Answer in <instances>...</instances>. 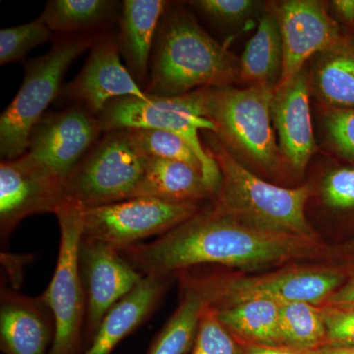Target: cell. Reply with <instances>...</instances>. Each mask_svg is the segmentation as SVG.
I'll return each mask as SVG.
<instances>
[{
    "label": "cell",
    "mask_w": 354,
    "mask_h": 354,
    "mask_svg": "<svg viewBox=\"0 0 354 354\" xmlns=\"http://www.w3.org/2000/svg\"><path fill=\"white\" fill-rule=\"evenodd\" d=\"M121 253L144 276H171L200 266L252 271L319 260L327 248L320 239L260 230L212 206L200 209L155 241L142 242Z\"/></svg>",
    "instance_id": "1"
},
{
    "label": "cell",
    "mask_w": 354,
    "mask_h": 354,
    "mask_svg": "<svg viewBox=\"0 0 354 354\" xmlns=\"http://www.w3.org/2000/svg\"><path fill=\"white\" fill-rule=\"evenodd\" d=\"M147 95L176 97L204 88L225 87L241 76L232 53L183 11L165 10L153 46Z\"/></svg>",
    "instance_id": "2"
},
{
    "label": "cell",
    "mask_w": 354,
    "mask_h": 354,
    "mask_svg": "<svg viewBox=\"0 0 354 354\" xmlns=\"http://www.w3.org/2000/svg\"><path fill=\"white\" fill-rule=\"evenodd\" d=\"M208 151L221 171L213 204L216 211L260 230L320 239L305 215L311 184L285 188L267 183L241 165L220 140H213Z\"/></svg>",
    "instance_id": "3"
},
{
    "label": "cell",
    "mask_w": 354,
    "mask_h": 354,
    "mask_svg": "<svg viewBox=\"0 0 354 354\" xmlns=\"http://www.w3.org/2000/svg\"><path fill=\"white\" fill-rule=\"evenodd\" d=\"M183 288L196 291L214 308L249 300L307 302L322 305L344 283V274L322 265L292 264L265 274L211 272L196 274L185 270L176 274Z\"/></svg>",
    "instance_id": "4"
},
{
    "label": "cell",
    "mask_w": 354,
    "mask_h": 354,
    "mask_svg": "<svg viewBox=\"0 0 354 354\" xmlns=\"http://www.w3.org/2000/svg\"><path fill=\"white\" fill-rule=\"evenodd\" d=\"M104 132L120 129H157L183 138L200 160L202 176L215 196L220 187L221 171L215 158L200 141V130L218 134L207 118L204 88L176 97H120L106 104L97 116Z\"/></svg>",
    "instance_id": "5"
},
{
    "label": "cell",
    "mask_w": 354,
    "mask_h": 354,
    "mask_svg": "<svg viewBox=\"0 0 354 354\" xmlns=\"http://www.w3.org/2000/svg\"><path fill=\"white\" fill-rule=\"evenodd\" d=\"M99 38L79 35L60 39L43 57L26 64L22 86L0 116V156L4 160L25 155L32 128L59 94L70 65Z\"/></svg>",
    "instance_id": "6"
},
{
    "label": "cell",
    "mask_w": 354,
    "mask_h": 354,
    "mask_svg": "<svg viewBox=\"0 0 354 354\" xmlns=\"http://www.w3.org/2000/svg\"><path fill=\"white\" fill-rule=\"evenodd\" d=\"M274 87L204 88L205 111L218 135L263 169L279 164V147L272 127Z\"/></svg>",
    "instance_id": "7"
},
{
    "label": "cell",
    "mask_w": 354,
    "mask_h": 354,
    "mask_svg": "<svg viewBox=\"0 0 354 354\" xmlns=\"http://www.w3.org/2000/svg\"><path fill=\"white\" fill-rule=\"evenodd\" d=\"M83 209L78 203L66 200L55 213L60 230L57 267L41 295L55 321V341L48 354H83L86 351L83 344L87 301L79 264Z\"/></svg>",
    "instance_id": "8"
},
{
    "label": "cell",
    "mask_w": 354,
    "mask_h": 354,
    "mask_svg": "<svg viewBox=\"0 0 354 354\" xmlns=\"http://www.w3.org/2000/svg\"><path fill=\"white\" fill-rule=\"evenodd\" d=\"M144 171L145 156L127 129L106 132L65 181V197L84 209L132 199Z\"/></svg>",
    "instance_id": "9"
},
{
    "label": "cell",
    "mask_w": 354,
    "mask_h": 354,
    "mask_svg": "<svg viewBox=\"0 0 354 354\" xmlns=\"http://www.w3.org/2000/svg\"><path fill=\"white\" fill-rule=\"evenodd\" d=\"M200 208L153 199L132 198L124 201L83 209V237L121 251L144 239L171 232L189 220Z\"/></svg>",
    "instance_id": "10"
},
{
    "label": "cell",
    "mask_w": 354,
    "mask_h": 354,
    "mask_svg": "<svg viewBox=\"0 0 354 354\" xmlns=\"http://www.w3.org/2000/svg\"><path fill=\"white\" fill-rule=\"evenodd\" d=\"M102 131L97 116L86 109L46 113L32 128L26 155L46 174L64 184Z\"/></svg>",
    "instance_id": "11"
},
{
    "label": "cell",
    "mask_w": 354,
    "mask_h": 354,
    "mask_svg": "<svg viewBox=\"0 0 354 354\" xmlns=\"http://www.w3.org/2000/svg\"><path fill=\"white\" fill-rule=\"evenodd\" d=\"M79 264L87 301L84 344L88 348L109 310L131 292L145 276L120 251L84 237Z\"/></svg>",
    "instance_id": "12"
},
{
    "label": "cell",
    "mask_w": 354,
    "mask_h": 354,
    "mask_svg": "<svg viewBox=\"0 0 354 354\" xmlns=\"http://www.w3.org/2000/svg\"><path fill=\"white\" fill-rule=\"evenodd\" d=\"M64 184L46 174L28 158L2 160L0 165V237L6 245L15 228L28 216L57 213L66 201Z\"/></svg>",
    "instance_id": "13"
},
{
    "label": "cell",
    "mask_w": 354,
    "mask_h": 354,
    "mask_svg": "<svg viewBox=\"0 0 354 354\" xmlns=\"http://www.w3.org/2000/svg\"><path fill=\"white\" fill-rule=\"evenodd\" d=\"M283 44V73L276 88L285 86L304 70L316 53L341 46L339 28L319 1L290 0L278 13Z\"/></svg>",
    "instance_id": "14"
},
{
    "label": "cell",
    "mask_w": 354,
    "mask_h": 354,
    "mask_svg": "<svg viewBox=\"0 0 354 354\" xmlns=\"http://www.w3.org/2000/svg\"><path fill=\"white\" fill-rule=\"evenodd\" d=\"M64 94L97 116L113 100L150 97L121 64L118 37L113 35H104L95 41L84 68L64 88Z\"/></svg>",
    "instance_id": "15"
},
{
    "label": "cell",
    "mask_w": 354,
    "mask_h": 354,
    "mask_svg": "<svg viewBox=\"0 0 354 354\" xmlns=\"http://www.w3.org/2000/svg\"><path fill=\"white\" fill-rule=\"evenodd\" d=\"M55 337V317L43 297L21 295L2 281L0 293L2 353L48 354Z\"/></svg>",
    "instance_id": "16"
},
{
    "label": "cell",
    "mask_w": 354,
    "mask_h": 354,
    "mask_svg": "<svg viewBox=\"0 0 354 354\" xmlns=\"http://www.w3.org/2000/svg\"><path fill=\"white\" fill-rule=\"evenodd\" d=\"M309 81L302 70L285 86L274 88L272 120L279 151L297 172H304L316 151L309 104Z\"/></svg>",
    "instance_id": "17"
},
{
    "label": "cell",
    "mask_w": 354,
    "mask_h": 354,
    "mask_svg": "<svg viewBox=\"0 0 354 354\" xmlns=\"http://www.w3.org/2000/svg\"><path fill=\"white\" fill-rule=\"evenodd\" d=\"M169 277L149 274L138 286L109 310L83 354H111L127 335L149 318L169 288Z\"/></svg>",
    "instance_id": "18"
},
{
    "label": "cell",
    "mask_w": 354,
    "mask_h": 354,
    "mask_svg": "<svg viewBox=\"0 0 354 354\" xmlns=\"http://www.w3.org/2000/svg\"><path fill=\"white\" fill-rule=\"evenodd\" d=\"M167 6L169 2L164 0L123 1L118 48L135 80L144 81L148 74L151 53Z\"/></svg>",
    "instance_id": "19"
},
{
    "label": "cell",
    "mask_w": 354,
    "mask_h": 354,
    "mask_svg": "<svg viewBox=\"0 0 354 354\" xmlns=\"http://www.w3.org/2000/svg\"><path fill=\"white\" fill-rule=\"evenodd\" d=\"M209 196L201 172L177 160L145 157V171L134 198H153L162 201L200 204Z\"/></svg>",
    "instance_id": "20"
},
{
    "label": "cell",
    "mask_w": 354,
    "mask_h": 354,
    "mask_svg": "<svg viewBox=\"0 0 354 354\" xmlns=\"http://www.w3.org/2000/svg\"><path fill=\"white\" fill-rule=\"evenodd\" d=\"M241 77L252 85L276 88L283 73V44L278 15L266 13L242 55Z\"/></svg>",
    "instance_id": "21"
},
{
    "label": "cell",
    "mask_w": 354,
    "mask_h": 354,
    "mask_svg": "<svg viewBox=\"0 0 354 354\" xmlns=\"http://www.w3.org/2000/svg\"><path fill=\"white\" fill-rule=\"evenodd\" d=\"M212 308L223 327L241 344L281 346L279 332L281 304L278 302L256 299Z\"/></svg>",
    "instance_id": "22"
},
{
    "label": "cell",
    "mask_w": 354,
    "mask_h": 354,
    "mask_svg": "<svg viewBox=\"0 0 354 354\" xmlns=\"http://www.w3.org/2000/svg\"><path fill=\"white\" fill-rule=\"evenodd\" d=\"M313 82L321 101L332 109H354V53L344 44L323 53Z\"/></svg>",
    "instance_id": "23"
},
{
    "label": "cell",
    "mask_w": 354,
    "mask_h": 354,
    "mask_svg": "<svg viewBox=\"0 0 354 354\" xmlns=\"http://www.w3.org/2000/svg\"><path fill=\"white\" fill-rule=\"evenodd\" d=\"M281 346L309 351L327 346V329L321 305L307 302L281 304L279 322Z\"/></svg>",
    "instance_id": "24"
},
{
    "label": "cell",
    "mask_w": 354,
    "mask_h": 354,
    "mask_svg": "<svg viewBox=\"0 0 354 354\" xmlns=\"http://www.w3.org/2000/svg\"><path fill=\"white\" fill-rule=\"evenodd\" d=\"M118 3L109 0H51L39 18L51 32L82 31L113 20Z\"/></svg>",
    "instance_id": "25"
},
{
    "label": "cell",
    "mask_w": 354,
    "mask_h": 354,
    "mask_svg": "<svg viewBox=\"0 0 354 354\" xmlns=\"http://www.w3.org/2000/svg\"><path fill=\"white\" fill-rule=\"evenodd\" d=\"M178 307L153 339L147 354H188L194 346L204 300L190 288H183Z\"/></svg>",
    "instance_id": "26"
},
{
    "label": "cell",
    "mask_w": 354,
    "mask_h": 354,
    "mask_svg": "<svg viewBox=\"0 0 354 354\" xmlns=\"http://www.w3.org/2000/svg\"><path fill=\"white\" fill-rule=\"evenodd\" d=\"M133 145L145 157L177 160L201 172L202 165L190 146L171 132L157 129H127Z\"/></svg>",
    "instance_id": "27"
},
{
    "label": "cell",
    "mask_w": 354,
    "mask_h": 354,
    "mask_svg": "<svg viewBox=\"0 0 354 354\" xmlns=\"http://www.w3.org/2000/svg\"><path fill=\"white\" fill-rule=\"evenodd\" d=\"M51 31L41 18L0 31V64L22 62L29 51L48 43Z\"/></svg>",
    "instance_id": "28"
},
{
    "label": "cell",
    "mask_w": 354,
    "mask_h": 354,
    "mask_svg": "<svg viewBox=\"0 0 354 354\" xmlns=\"http://www.w3.org/2000/svg\"><path fill=\"white\" fill-rule=\"evenodd\" d=\"M188 354H246L234 335L220 322L215 310L205 304L194 346Z\"/></svg>",
    "instance_id": "29"
},
{
    "label": "cell",
    "mask_w": 354,
    "mask_h": 354,
    "mask_svg": "<svg viewBox=\"0 0 354 354\" xmlns=\"http://www.w3.org/2000/svg\"><path fill=\"white\" fill-rule=\"evenodd\" d=\"M322 196L325 204L330 208H353L354 169L342 167L330 171L323 180Z\"/></svg>",
    "instance_id": "30"
},
{
    "label": "cell",
    "mask_w": 354,
    "mask_h": 354,
    "mask_svg": "<svg viewBox=\"0 0 354 354\" xmlns=\"http://www.w3.org/2000/svg\"><path fill=\"white\" fill-rule=\"evenodd\" d=\"M327 346H354V308L321 305Z\"/></svg>",
    "instance_id": "31"
},
{
    "label": "cell",
    "mask_w": 354,
    "mask_h": 354,
    "mask_svg": "<svg viewBox=\"0 0 354 354\" xmlns=\"http://www.w3.org/2000/svg\"><path fill=\"white\" fill-rule=\"evenodd\" d=\"M325 127L335 149L354 160V109H330L326 113Z\"/></svg>",
    "instance_id": "32"
},
{
    "label": "cell",
    "mask_w": 354,
    "mask_h": 354,
    "mask_svg": "<svg viewBox=\"0 0 354 354\" xmlns=\"http://www.w3.org/2000/svg\"><path fill=\"white\" fill-rule=\"evenodd\" d=\"M211 19L223 24H235L248 17L257 3L251 0H198L191 2Z\"/></svg>",
    "instance_id": "33"
},
{
    "label": "cell",
    "mask_w": 354,
    "mask_h": 354,
    "mask_svg": "<svg viewBox=\"0 0 354 354\" xmlns=\"http://www.w3.org/2000/svg\"><path fill=\"white\" fill-rule=\"evenodd\" d=\"M322 305L354 308V277L339 286Z\"/></svg>",
    "instance_id": "34"
},
{
    "label": "cell",
    "mask_w": 354,
    "mask_h": 354,
    "mask_svg": "<svg viewBox=\"0 0 354 354\" xmlns=\"http://www.w3.org/2000/svg\"><path fill=\"white\" fill-rule=\"evenodd\" d=\"M241 344V342H239ZM246 354H308L286 346H259V344H241Z\"/></svg>",
    "instance_id": "35"
},
{
    "label": "cell",
    "mask_w": 354,
    "mask_h": 354,
    "mask_svg": "<svg viewBox=\"0 0 354 354\" xmlns=\"http://www.w3.org/2000/svg\"><path fill=\"white\" fill-rule=\"evenodd\" d=\"M332 3L342 19L354 22V0H335Z\"/></svg>",
    "instance_id": "36"
},
{
    "label": "cell",
    "mask_w": 354,
    "mask_h": 354,
    "mask_svg": "<svg viewBox=\"0 0 354 354\" xmlns=\"http://www.w3.org/2000/svg\"><path fill=\"white\" fill-rule=\"evenodd\" d=\"M306 353L308 354H354V346H324Z\"/></svg>",
    "instance_id": "37"
}]
</instances>
